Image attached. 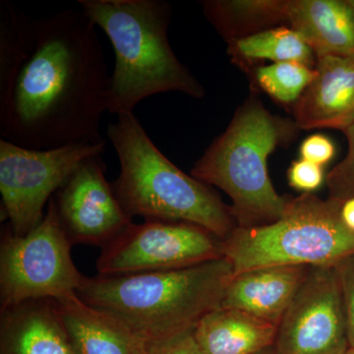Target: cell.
I'll return each instance as SVG.
<instances>
[{
  "label": "cell",
  "mask_w": 354,
  "mask_h": 354,
  "mask_svg": "<svg viewBox=\"0 0 354 354\" xmlns=\"http://www.w3.org/2000/svg\"><path fill=\"white\" fill-rule=\"evenodd\" d=\"M341 283L342 297L348 319V339L351 348H354V253L335 266Z\"/></svg>",
  "instance_id": "obj_24"
},
{
  "label": "cell",
  "mask_w": 354,
  "mask_h": 354,
  "mask_svg": "<svg viewBox=\"0 0 354 354\" xmlns=\"http://www.w3.org/2000/svg\"><path fill=\"white\" fill-rule=\"evenodd\" d=\"M106 143L32 150L0 139V193L8 230L23 236L38 227L44 206L84 160L102 155Z\"/></svg>",
  "instance_id": "obj_8"
},
{
  "label": "cell",
  "mask_w": 354,
  "mask_h": 354,
  "mask_svg": "<svg viewBox=\"0 0 354 354\" xmlns=\"http://www.w3.org/2000/svg\"><path fill=\"white\" fill-rule=\"evenodd\" d=\"M341 216L346 227L354 232V198L342 202Z\"/></svg>",
  "instance_id": "obj_26"
},
{
  "label": "cell",
  "mask_w": 354,
  "mask_h": 354,
  "mask_svg": "<svg viewBox=\"0 0 354 354\" xmlns=\"http://www.w3.org/2000/svg\"><path fill=\"white\" fill-rule=\"evenodd\" d=\"M313 82L295 104V127L344 131L354 121V55H318Z\"/></svg>",
  "instance_id": "obj_12"
},
{
  "label": "cell",
  "mask_w": 354,
  "mask_h": 354,
  "mask_svg": "<svg viewBox=\"0 0 354 354\" xmlns=\"http://www.w3.org/2000/svg\"><path fill=\"white\" fill-rule=\"evenodd\" d=\"M72 245L53 198L43 221L29 234L18 236L7 228L0 244V311L77 295L85 276L72 260Z\"/></svg>",
  "instance_id": "obj_7"
},
{
  "label": "cell",
  "mask_w": 354,
  "mask_h": 354,
  "mask_svg": "<svg viewBox=\"0 0 354 354\" xmlns=\"http://www.w3.org/2000/svg\"><path fill=\"white\" fill-rule=\"evenodd\" d=\"M279 326L234 308L207 314L194 328L204 354H256L274 346Z\"/></svg>",
  "instance_id": "obj_17"
},
{
  "label": "cell",
  "mask_w": 354,
  "mask_h": 354,
  "mask_svg": "<svg viewBox=\"0 0 354 354\" xmlns=\"http://www.w3.org/2000/svg\"><path fill=\"white\" fill-rule=\"evenodd\" d=\"M202 6L228 44L288 23V0H208Z\"/></svg>",
  "instance_id": "obj_18"
},
{
  "label": "cell",
  "mask_w": 354,
  "mask_h": 354,
  "mask_svg": "<svg viewBox=\"0 0 354 354\" xmlns=\"http://www.w3.org/2000/svg\"><path fill=\"white\" fill-rule=\"evenodd\" d=\"M0 314V354H77L57 300H32Z\"/></svg>",
  "instance_id": "obj_14"
},
{
  "label": "cell",
  "mask_w": 354,
  "mask_h": 354,
  "mask_svg": "<svg viewBox=\"0 0 354 354\" xmlns=\"http://www.w3.org/2000/svg\"><path fill=\"white\" fill-rule=\"evenodd\" d=\"M145 354H204L195 339L194 329L158 339L146 342Z\"/></svg>",
  "instance_id": "obj_23"
},
{
  "label": "cell",
  "mask_w": 354,
  "mask_h": 354,
  "mask_svg": "<svg viewBox=\"0 0 354 354\" xmlns=\"http://www.w3.org/2000/svg\"><path fill=\"white\" fill-rule=\"evenodd\" d=\"M220 239L187 223L145 221L131 223L102 247L97 276L169 271L223 258Z\"/></svg>",
  "instance_id": "obj_9"
},
{
  "label": "cell",
  "mask_w": 354,
  "mask_h": 354,
  "mask_svg": "<svg viewBox=\"0 0 354 354\" xmlns=\"http://www.w3.org/2000/svg\"><path fill=\"white\" fill-rule=\"evenodd\" d=\"M346 354H354V348H349V351H348V353H346Z\"/></svg>",
  "instance_id": "obj_29"
},
{
  "label": "cell",
  "mask_w": 354,
  "mask_h": 354,
  "mask_svg": "<svg viewBox=\"0 0 354 354\" xmlns=\"http://www.w3.org/2000/svg\"><path fill=\"white\" fill-rule=\"evenodd\" d=\"M81 11L113 46L115 64L109 113H132L140 102L162 93L202 99L205 88L172 50L167 30L171 4L164 0H79Z\"/></svg>",
  "instance_id": "obj_2"
},
{
  "label": "cell",
  "mask_w": 354,
  "mask_h": 354,
  "mask_svg": "<svg viewBox=\"0 0 354 354\" xmlns=\"http://www.w3.org/2000/svg\"><path fill=\"white\" fill-rule=\"evenodd\" d=\"M291 130L288 121L270 113L257 97H250L191 169V176L230 198L237 227H263L283 215L290 197L274 189L268 158L290 138Z\"/></svg>",
  "instance_id": "obj_5"
},
{
  "label": "cell",
  "mask_w": 354,
  "mask_h": 354,
  "mask_svg": "<svg viewBox=\"0 0 354 354\" xmlns=\"http://www.w3.org/2000/svg\"><path fill=\"white\" fill-rule=\"evenodd\" d=\"M316 77L314 67L300 62H277L255 69L258 86L281 104H295Z\"/></svg>",
  "instance_id": "obj_20"
},
{
  "label": "cell",
  "mask_w": 354,
  "mask_h": 354,
  "mask_svg": "<svg viewBox=\"0 0 354 354\" xmlns=\"http://www.w3.org/2000/svg\"><path fill=\"white\" fill-rule=\"evenodd\" d=\"M342 202L313 193L288 198L281 218L263 227H237L221 241L234 276L272 266H333L354 253V232L342 220Z\"/></svg>",
  "instance_id": "obj_6"
},
{
  "label": "cell",
  "mask_w": 354,
  "mask_h": 354,
  "mask_svg": "<svg viewBox=\"0 0 354 354\" xmlns=\"http://www.w3.org/2000/svg\"><path fill=\"white\" fill-rule=\"evenodd\" d=\"M299 151L302 160L323 167L334 158L335 148L334 143L325 135L314 134L302 142Z\"/></svg>",
  "instance_id": "obj_25"
},
{
  "label": "cell",
  "mask_w": 354,
  "mask_h": 354,
  "mask_svg": "<svg viewBox=\"0 0 354 354\" xmlns=\"http://www.w3.org/2000/svg\"><path fill=\"white\" fill-rule=\"evenodd\" d=\"M256 354H279L278 349L276 348V346H272L271 348H266L264 351H260V353Z\"/></svg>",
  "instance_id": "obj_27"
},
{
  "label": "cell",
  "mask_w": 354,
  "mask_h": 354,
  "mask_svg": "<svg viewBox=\"0 0 354 354\" xmlns=\"http://www.w3.org/2000/svg\"><path fill=\"white\" fill-rule=\"evenodd\" d=\"M57 302L77 354H145L146 342L115 316L77 295Z\"/></svg>",
  "instance_id": "obj_15"
},
{
  "label": "cell",
  "mask_w": 354,
  "mask_h": 354,
  "mask_svg": "<svg viewBox=\"0 0 354 354\" xmlns=\"http://www.w3.org/2000/svg\"><path fill=\"white\" fill-rule=\"evenodd\" d=\"M106 133L120 164V176L111 186L128 216L191 223L221 241L236 230L230 206L207 184L172 164L134 113L118 115Z\"/></svg>",
  "instance_id": "obj_4"
},
{
  "label": "cell",
  "mask_w": 354,
  "mask_h": 354,
  "mask_svg": "<svg viewBox=\"0 0 354 354\" xmlns=\"http://www.w3.org/2000/svg\"><path fill=\"white\" fill-rule=\"evenodd\" d=\"M234 270L225 258L204 264L125 276L85 277L77 295L122 321L145 342L194 329L220 308Z\"/></svg>",
  "instance_id": "obj_3"
},
{
  "label": "cell",
  "mask_w": 354,
  "mask_h": 354,
  "mask_svg": "<svg viewBox=\"0 0 354 354\" xmlns=\"http://www.w3.org/2000/svg\"><path fill=\"white\" fill-rule=\"evenodd\" d=\"M288 23L318 55H354L348 0H288Z\"/></svg>",
  "instance_id": "obj_16"
},
{
  "label": "cell",
  "mask_w": 354,
  "mask_h": 354,
  "mask_svg": "<svg viewBox=\"0 0 354 354\" xmlns=\"http://www.w3.org/2000/svg\"><path fill=\"white\" fill-rule=\"evenodd\" d=\"M101 155L84 160L53 195L58 218L72 244L102 248L133 223L106 179Z\"/></svg>",
  "instance_id": "obj_11"
},
{
  "label": "cell",
  "mask_w": 354,
  "mask_h": 354,
  "mask_svg": "<svg viewBox=\"0 0 354 354\" xmlns=\"http://www.w3.org/2000/svg\"><path fill=\"white\" fill-rule=\"evenodd\" d=\"M279 354H346L348 319L337 270L311 267L279 325Z\"/></svg>",
  "instance_id": "obj_10"
},
{
  "label": "cell",
  "mask_w": 354,
  "mask_h": 354,
  "mask_svg": "<svg viewBox=\"0 0 354 354\" xmlns=\"http://www.w3.org/2000/svg\"><path fill=\"white\" fill-rule=\"evenodd\" d=\"M311 267L272 266L235 274L221 307L241 310L279 325Z\"/></svg>",
  "instance_id": "obj_13"
},
{
  "label": "cell",
  "mask_w": 354,
  "mask_h": 354,
  "mask_svg": "<svg viewBox=\"0 0 354 354\" xmlns=\"http://www.w3.org/2000/svg\"><path fill=\"white\" fill-rule=\"evenodd\" d=\"M111 75L81 10L34 19L0 1V136L32 150L106 143Z\"/></svg>",
  "instance_id": "obj_1"
},
{
  "label": "cell",
  "mask_w": 354,
  "mask_h": 354,
  "mask_svg": "<svg viewBox=\"0 0 354 354\" xmlns=\"http://www.w3.org/2000/svg\"><path fill=\"white\" fill-rule=\"evenodd\" d=\"M349 6H351V8H353V12H354V0H348Z\"/></svg>",
  "instance_id": "obj_28"
},
{
  "label": "cell",
  "mask_w": 354,
  "mask_h": 354,
  "mask_svg": "<svg viewBox=\"0 0 354 354\" xmlns=\"http://www.w3.org/2000/svg\"><path fill=\"white\" fill-rule=\"evenodd\" d=\"M342 132L348 139V153L326 177L330 199L339 202L354 198V121Z\"/></svg>",
  "instance_id": "obj_21"
},
{
  "label": "cell",
  "mask_w": 354,
  "mask_h": 354,
  "mask_svg": "<svg viewBox=\"0 0 354 354\" xmlns=\"http://www.w3.org/2000/svg\"><path fill=\"white\" fill-rule=\"evenodd\" d=\"M228 53L235 62L272 60L300 62L315 66L317 55L295 30L286 26L257 32L228 44Z\"/></svg>",
  "instance_id": "obj_19"
},
{
  "label": "cell",
  "mask_w": 354,
  "mask_h": 354,
  "mask_svg": "<svg viewBox=\"0 0 354 354\" xmlns=\"http://www.w3.org/2000/svg\"><path fill=\"white\" fill-rule=\"evenodd\" d=\"M288 179L295 189L312 193L322 185L325 177L322 165L300 158L291 164L288 171Z\"/></svg>",
  "instance_id": "obj_22"
}]
</instances>
